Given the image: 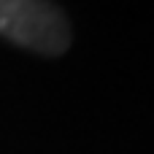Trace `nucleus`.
I'll use <instances>...</instances> for the list:
<instances>
[{"mask_svg":"<svg viewBox=\"0 0 154 154\" xmlns=\"http://www.w3.org/2000/svg\"><path fill=\"white\" fill-rule=\"evenodd\" d=\"M0 38L41 57H60L73 32L54 0H0Z\"/></svg>","mask_w":154,"mask_h":154,"instance_id":"f257e3e1","label":"nucleus"}]
</instances>
